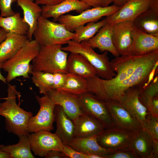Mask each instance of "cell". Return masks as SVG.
<instances>
[{"mask_svg":"<svg viewBox=\"0 0 158 158\" xmlns=\"http://www.w3.org/2000/svg\"><path fill=\"white\" fill-rule=\"evenodd\" d=\"M158 62V50L143 55L115 57L110 63L116 75L108 80L97 75L86 79L87 91L104 101L119 102L127 90L147 83Z\"/></svg>","mask_w":158,"mask_h":158,"instance_id":"obj_1","label":"cell"},{"mask_svg":"<svg viewBox=\"0 0 158 158\" xmlns=\"http://www.w3.org/2000/svg\"><path fill=\"white\" fill-rule=\"evenodd\" d=\"M7 91L5 101L0 103V115L5 118L6 129L18 137L29 135L28 124L32 113L24 110L17 104L16 96L20 93L15 85H8Z\"/></svg>","mask_w":158,"mask_h":158,"instance_id":"obj_2","label":"cell"},{"mask_svg":"<svg viewBox=\"0 0 158 158\" xmlns=\"http://www.w3.org/2000/svg\"><path fill=\"white\" fill-rule=\"evenodd\" d=\"M40 47L35 40H28L15 55L2 63L1 68L7 73V82L20 76L30 78L29 75L33 71L30 63L38 54Z\"/></svg>","mask_w":158,"mask_h":158,"instance_id":"obj_3","label":"cell"},{"mask_svg":"<svg viewBox=\"0 0 158 158\" xmlns=\"http://www.w3.org/2000/svg\"><path fill=\"white\" fill-rule=\"evenodd\" d=\"M67 45L61 49L70 53H77L84 57L95 69L97 75L105 79H110L116 75L112 69L108 56V51L103 54L96 53L87 41L78 43L73 40L69 41Z\"/></svg>","mask_w":158,"mask_h":158,"instance_id":"obj_4","label":"cell"},{"mask_svg":"<svg viewBox=\"0 0 158 158\" xmlns=\"http://www.w3.org/2000/svg\"><path fill=\"white\" fill-rule=\"evenodd\" d=\"M61 47V45H40L38 54L32 60L33 71L67 73L68 52Z\"/></svg>","mask_w":158,"mask_h":158,"instance_id":"obj_5","label":"cell"},{"mask_svg":"<svg viewBox=\"0 0 158 158\" xmlns=\"http://www.w3.org/2000/svg\"><path fill=\"white\" fill-rule=\"evenodd\" d=\"M75 33L68 30L65 25L51 21L41 16L33 35L35 40L41 46L61 45L73 40Z\"/></svg>","mask_w":158,"mask_h":158,"instance_id":"obj_6","label":"cell"},{"mask_svg":"<svg viewBox=\"0 0 158 158\" xmlns=\"http://www.w3.org/2000/svg\"><path fill=\"white\" fill-rule=\"evenodd\" d=\"M120 7L113 4L106 7L90 8L78 15H63L57 21L63 24L68 30L71 31L79 26L90 22H97L103 17L112 15Z\"/></svg>","mask_w":158,"mask_h":158,"instance_id":"obj_7","label":"cell"},{"mask_svg":"<svg viewBox=\"0 0 158 158\" xmlns=\"http://www.w3.org/2000/svg\"><path fill=\"white\" fill-rule=\"evenodd\" d=\"M40 106L37 114L29 118L28 124L29 133L53 130L55 121L54 109L56 104L47 94L42 97L36 95Z\"/></svg>","mask_w":158,"mask_h":158,"instance_id":"obj_8","label":"cell"},{"mask_svg":"<svg viewBox=\"0 0 158 158\" xmlns=\"http://www.w3.org/2000/svg\"><path fill=\"white\" fill-rule=\"evenodd\" d=\"M150 9L158 10V0H130L105 19L107 22L112 25L121 22L133 21L140 15Z\"/></svg>","mask_w":158,"mask_h":158,"instance_id":"obj_9","label":"cell"},{"mask_svg":"<svg viewBox=\"0 0 158 158\" xmlns=\"http://www.w3.org/2000/svg\"><path fill=\"white\" fill-rule=\"evenodd\" d=\"M78 96L84 114L97 118L108 128L115 126L104 101L88 91Z\"/></svg>","mask_w":158,"mask_h":158,"instance_id":"obj_10","label":"cell"},{"mask_svg":"<svg viewBox=\"0 0 158 158\" xmlns=\"http://www.w3.org/2000/svg\"><path fill=\"white\" fill-rule=\"evenodd\" d=\"M134 133L116 126L108 127L97 135V140L101 147L113 152L129 148Z\"/></svg>","mask_w":158,"mask_h":158,"instance_id":"obj_11","label":"cell"},{"mask_svg":"<svg viewBox=\"0 0 158 158\" xmlns=\"http://www.w3.org/2000/svg\"><path fill=\"white\" fill-rule=\"evenodd\" d=\"M135 28L133 21H131L121 22L112 25L113 42L119 56L132 54Z\"/></svg>","mask_w":158,"mask_h":158,"instance_id":"obj_12","label":"cell"},{"mask_svg":"<svg viewBox=\"0 0 158 158\" xmlns=\"http://www.w3.org/2000/svg\"><path fill=\"white\" fill-rule=\"evenodd\" d=\"M28 137L31 150L35 155L44 157L50 151H62L64 144L55 133H52L50 131L32 133Z\"/></svg>","mask_w":158,"mask_h":158,"instance_id":"obj_13","label":"cell"},{"mask_svg":"<svg viewBox=\"0 0 158 158\" xmlns=\"http://www.w3.org/2000/svg\"><path fill=\"white\" fill-rule=\"evenodd\" d=\"M142 87L134 86L127 90L118 102L142 127L146 120L147 116L150 113L139 99Z\"/></svg>","mask_w":158,"mask_h":158,"instance_id":"obj_14","label":"cell"},{"mask_svg":"<svg viewBox=\"0 0 158 158\" xmlns=\"http://www.w3.org/2000/svg\"><path fill=\"white\" fill-rule=\"evenodd\" d=\"M115 126L135 133L142 129V125L119 102L105 101Z\"/></svg>","mask_w":158,"mask_h":158,"instance_id":"obj_15","label":"cell"},{"mask_svg":"<svg viewBox=\"0 0 158 158\" xmlns=\"http://www.w3.org/2000/svg\"><path fill=\"white\" fill-rule=\"evenodd\" d=\"M47 94L56 105L61 106L73 121L84 114L80 107L78 96L61 90H51Z\"/></svg>","mask_w":158,"mask_h":158,"instance_id":"obj_16","label":"cell"},{"mask_svg":"<svg viewBox=\"0 0 158 158\" xmlns=\"http://www.w3.org/2000/svg\"><path fill=\"white\" fill-rule=\"evenodd\" d=\"M74 138H82L96 135L107 127L102 122L92 116L83 114L73 121Z\"/></svg>","mask_w":158,"mask_h":158,"instance_id":"obj_17","label":"cell"},{"mask_svg":"<svg viewBox=\"0 0 158 158\" xmlns=\"http://www.w3.org/2000/svg\"><path fill=\"white\" fill-rule=\"evenodd\" d=\"M91 7L79 0H64L53 5H43L41 7V16L46 18H52L54 21H56L59 17L66 13L75 11L80 13Z\"/></svg>","mask_w":158,"mask_h":158,"instance_id":"obj_18","label":"cell"},{"mask_svg":"<svg viewBox=\"0 0 158 158\" xmlns=\"http://www.w3.org/2000/svg\"><path fill=\"white\" fill-rule=\"evenodd\" d=\"M158 50V34L144 32L135 26L132 54L143 55Z\"/></svg>","mask_w":158,"mask_h":158,"instance_id":"obj_19","label":"cell"},{"mask_svg":"<svg viewBox=\"0 0 158 158\" xmlns=\"http://www.w3.org/2000/svg\"><path fill=\"white\" fill-rule=\"evenodd\" d=\"M54 115L56 125L55 133L63 144L68 145L74 139V127L73 121L59 105H55Z\"/></svg>","mask_w":158,"mask_h":158,"instance_id":"obj_20","label":"cell"},{"mask_svg":"<svg viewBox=\"0 0 158 158\" xmlns=\"http://www.w3.org/2000/svg\"><path fill=\"white\" fill-rule=\"evenodd\" d=\"M112 29V25L106 22L96 34L87 42L93 49L97 48L101 52L108 51L117 57L120 56L113 44Z\"/></svg>","mask_w":158,"mask_h":158,"instance_id":"obj_21","label":"cell"},{"mask_svg":"<svg viewBox=\"0 0 158 158\" xmlns=\"http://www.w3.org/2000/svg\"><path fill=\"white\" fill-rule=\"evenodd\" d=\"M76 151L85 154H95L106 158L113 153L98 144L97 135L82 138H74L68 145Z\"/></svg>","mask_w":158,"mask_h":158,"instance_id":"obj_22","label":"cell"},{"mask_svg":"<svg viewBox=\"0 0 158 158\" xmlns=\"http://www.w3.org/2000/svg\"><path fill=\"white\" fill-rule=\"evenodd\" d=\"M34 0H17V6L23 11L24 20L28 26L27 35L28 39L32 40L38 18L41 16L42 8Z\"/></svg>","mask_w":158,"mask_h":158,"instance_id":"obj_23","label":"cell"},{"mask_svg":"<svg viewBox=\"0 0 158 158\" xmlns=\"http://www.w3.org/2000/svg\"><path fill=\"white\" fill-rule=\"evenodd\" d=\"M67 73L87 79L97 75L94 68L80 54L70 53L67 57Z\"/></svg>","mask_w":158,"mask_h":158,"instance_id":"obj_24","label":"cell"},{"mask_svg":"<svg viewBox=\"0 0 158 158\" xmlns=\"http://www.w3.org/2000/svg\"><path fill=\"white\" fill-rule=\"evenodd\" d=\"M152 145V139L142 129L134 133L129 148L139 158H154Z\"/></svg>","mask_w":158,"mask_h":158,"instance_id":"obj_25","label":"cell"},{"mask_svg":"<svg viewBox=\"0 0 158 158\" xmlns=\"http://www.w3.org/2000/svg\"><path fill=\"white\" fill-rule=\"evenodd\" d=\"M28 40L26 35L7 33L5 40L0 45V63L12 57Z\"/></svg>","mask_w":158,"mask_h":158,"instance_id":"obj_26","label":"cell"},{"mask_svg":"<svg viewBox=\"0 0 158 158\" xmlns=\"http://www.w3.org/2000/svg\"><path fill=\"white\" fill-rule=\"evenodd\" d=\"M29 135L19 137V142L13 145H0V151L7 153L11 158H34L31 152Z\"/></svg>","mask_w":158,"mask_h":158,"instance_id":"obj_27","label":"cell"},{"mask_svg":"<svg viewBox=\"0 0 158 158\" xmlns=\"http://www.w3.org/2000/svg\"><path fill=\"white\" fill-rule=\"evenodd\" d=\"M135 26L150 34H158V10L150 9L144 12L133 21Z\"/></svg>","mask_w":158,"mask_h":158,"instance_id":"obj_28","label":"cell"},{"mask_svg":"<svg viewBox=\"0 0 158 158\" xmlns=\"http://www.w3.org/2000/svg\"><path fill=\"white\" fill-rule=\"evenodd\" d=\"M0 28L8 33L20 35H26L28 26L19 12L6 17L0 16Z\"/></svg>","mask_w":158,"mask_h":158,"instance_id":"obj_29","label":"cell"},{"mask_svg":"<svg viewBox=\"0 0 158 158\" xmlns=\"http://www.w3.org/2000/svg\"><path fill=\"white\" fill-rule=\"evenodd\" d=\"M67 74L64 85L59 90L77 96L87 92L86 78L72 73Z\"/></svg>","mask_w":158,"mask_h":158,"instance_id":"obj_30","label":"cell"},{"mask_svg":"<svg viewBox=\"0 0 158 158\" xmlns=\"http://www.w3.org/2000/svg\"><path fill=\"white\" fill-rule=\"evenodd\" d=\"M106 22L105 18L99 21L88 23L85 25H81L76 28L74 30L75 35L73 40L78 43L87 41L96 34Z\"/></svg>","mask_w":158,"mask_h":158,"instance_id":"obj_31","label":"cell"},{"mask_svg":"<svg viewBox=\"0 0 158 158\" xmlns=\"http://www.w3.org/2000/svg\"><path fill=\"white\" fill-rule=\"evenodd\" d=\"M31 79L33 83L39 89L40 94H47L52 89L54 77L52 73L40 71H33Z\"/></svg>","mask_w":158,"mask_h":158,"instance_id":"obj_32","label":"cell"},{"mask_svg":"<svg viewBox=\"0 0 158 158\" xmlns=\"http://www.w3.org/2000/svg\"><path fill=\"white\" fill-rule=\"evenodd\" d=\"M142 129L152 139L158 140V117L149 114Z\"/></svg>","mask_w":158,"mask_h":158,"instance_id":"obj_33","label":"cell"},{"mask_svg":"<svg viewBox=\"0 0 158 158\" xmlns=\"http://www.w3.org/2000/svg\"><path fill=\"white\" fill-rule=\"evenodd\" d=\"M145 87L142 86L139 98L140 101L158 96V79L157 76L150 83Z\"/></svg>","mask_w":158,"mask_h":158,"instance_id":"obj_34","label":"cell"},{"mask_svg":"<svg viewBox=\"0 0 158 158\" xmlns=\"http://www.w3.org/2000/svg\"><path fill=\"white\" fill-rule=\"evenodd\" d=\"M141 102L146 107L151 115L158 117V96L145 99Z\"/></svg>","mask_w":158,"mask_h":158,"instance_id":"obj_35","label":"cell"},{"mask_svg":"<svg viewBox=\"0 0 158 158\" xmlns=\"http://www.w3.org/2000/svg\"><path fill=\"white\" fill-rule=\"evenodd\" d=\"M17 0H0V16L6 17L14 15L16 12L11 8L12 4Z\"/></svg>","mask_w":158,"mask_h":158,"instance_id":"obj_36","label":"cell"},{"mask_svg":"<svg viewBox=\"0 0 158 158\" xmlns=\"http://www.w3.org/2000/svg\"><path fill=\"white\" fill-rule=\"evenodd\" d=\"M106 158H139L130 148L118 150L106 157Z\"/></svg>","mask_w":158,"mask_h":158,"instance_id":"obj_37","label":"cell"},{"mask_svg":"<svg viewBox=\"0 0 158 158\" xmlns=\"http://www.w3.org/2000/svg\"><path fill=\"white\" fill-rule=\"evenodd\" d=\"M53 85L52 89L59 90L64 85L67 78V73H56L53 74Z\"/></svg>","mask_w":158,"mask_h":158,"instance_id":"obj_38","label":"cell"},{"mask_svg":"<svg viewBox=\"0 0 158 158\" xmlns=\"http://www.w3.org/2000/svg\"><path fill=\"white\" fill-rule=\"evenodd\" d=\"M62 152L68 158H85V154L76 151L68 145H64Z\"/></svg>","mask_w":158,"mask_h":158,"instance_id":"obj_39","label":"cell"},{"mask_svg":"<svg viewBox=\"0 0 158 158\" xmlns=\"http://www.w3.org/2000/svg\"><path fill=\"white\" fill-rule=\"evenodd\" d=\"M90 7H106L113 2V0H79Z\"/></svg>","mask_w":158,"mask_h":158,"instance_id":"obj_40","label":"cell"},{"mask_svg":"<svg viewBox=\"0 0 158 158\" xmlns=\"http://www.w3.org/2000/svg\"><path fill=\"white\" fill-rule=\"evenodd\" d=\"M45 158H68L62 152L51 150L48 152L44 157Z\"/></svg>","mask_w":158,"mask_h":158,"instance_id":"obj_41","label":"cell"},{"mask_svg":"<svg viewBox=\"0 0 158 158\" xmlns=\"http://www.w3.org/2000/svg\"><path fill=\"white\" fill-rule=\"evenodd\" d=\"M37 4L46 6L54 5L58 4L64 0H34Z\"/></svg>","mask_w":158,"mask_h":158,"instance_id":"obj_42","label":"cell"},{"mask_svg":"<svg viewBox=\"0 0 158 158\" xmlns=\"http://www.w3.org/2000/svg\"><path fill=\"white\" fill-rule=\"evenodd\" d=\"M152 153L154 158H158V140L152 139Z\"/></svg>","mask_w":158,"mask_h":158,"instance_id":"obj_43","label":"cell"},{"mask_svg":"<svg viewBox=\"0 0 158 158\" xmlns=\"http://www.w3.org/2000/svg\"><path fill=\"white\" fill-rule=\"evenodd\" d=\"M130 0H113V4L121 7Z\"/></svg>","mask_w":158,"mask_h":158,"instance_id":"obj_44","label":"cell"},{"mask_svg":"<svg viewBox=\"0 0 158 158\" xmlns=\"http://www.w3.org/2000/svg\"><path fill=\"white\" fill-rule=\"evenodd\" d=\"M7 33L3 29L0 28V45L5 40Z\"/></svg>","mask_w":158,"mask_h":158,"instance_id":"obj_45","label":"cell"},{"mask_svg":"<svg viewBox=\"0 0 158 158\" xmlns=\"http://www.w3.org/2000/svg\"><path fill=\"white\" fill-rule=\"evenodd\" d=\"M0 158H11V157L7 153L0 151Z\"/></svg>","mask_w":158,"mask_h":158,"instance_id":"obj_46","label":"cell"},{"mask_svg":"<svg viewBox=\"0 0 158 158\" xmlns=\"http://www.w3.org/2000/svg\"><path fill=\"white\" fill-rule=\"evenodd\" d=\"M85 158H104L101 156L95 154H85Z\"/></svg>","mask_w":158,"mask_h":158,"instance_id":"obj_47","label":"cell"},{"mask_svg":"<svg viewBox=\"0 0 158 158\" xmlns=\"http://www.w3.org/2000/svg\"><path fill=\"white\" fill-rule=\"evenodd\" d=\"M2 63H0V81H2L5 83H7L6 78H4L2 75L1 72V68Z\"/></svg>","mask_w":158,"mask_h":158,"instance_id":"obj_48","label":"cell"},{"mask_svg":"<svg viewBox=\"0 0 158 158\" xmlns=\"http://www.w3.org/2000/svg\"></svg>","mask_w":158,"mask_h":158,"instance_id":"obj_49","label":"cell"}]
</instances>
